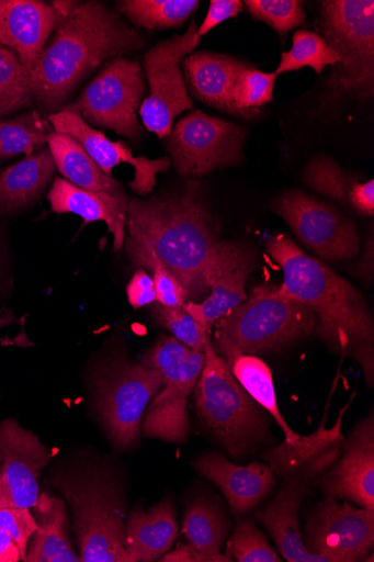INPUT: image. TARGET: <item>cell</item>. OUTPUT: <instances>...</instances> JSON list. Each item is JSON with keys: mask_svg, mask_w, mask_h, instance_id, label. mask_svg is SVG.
Masks as SVG:
<instances>
[{"mask_svg": "<svg viewBox=\"0 0 374 562\" xmlns=\"http://www.w3.org/2000/svg\"><path fill=\"white\" fill-rule=\"evenodd\" d=\"M132 262L152 273L156 302L166 306H183L189 301V294L184 286L157 260L150 257H140Z\"/></svg>", "mask_w": 374, "mask_h": 562, "instance_id": "obj_39", "label": "cell"}, {"mask_svg": "<svg viewBox=\"0 0 374 562\" xmlns=\"http://www.w3.org/2000/svg\"><path fill=\"white\" fill-rule=\"evenodd\" d=\"M246 135V130L235 123L193 111L178 121L166 146L177 172L186 180H196L240 165Z\"/></svg>", "mask_w": 374, "mask_h": 562, "instance_id": "obj_12", "label": "cell"}, {"mask_svg": "<svg viewBox=\"0 0 374 562\" xmlns=\"http://www.w3.org/2000/svg\"><path fill=\"white\" fill-rule=\"evenodd\" d=\"M0 498H2V482H0Z\"/></svg>", "mask_w": 374, "mask_h": 562, "instance_id": "obj_49", "label": "cell"}, {"mask_svg": "<svg viewBox=\"0 0 374 562\" xmlns=\"http://www.w3.org/2000/svg\"><path fill=\"white\" fill-rule=\"evenodd\" d=\"M204 364V352L191 350L185 359L163 372L166 384L148 404L141 431L145 437L183 442L190 432L189 396Z\"/></svg>", "mask_w": 374, "mask_h": 562, "instance_id": "obj_19", "label": "cell"}, {"mask_svg": "<svg viewBox=\"0 0 374 562\" xmlns=\"http://www.w3.org/2000/svg\"><path fill=\"white\" fill-rule=\"evenodd\" d=\"M160 561L163 562H231L228 554L211 555L189 544H179L175 550L169 551Z\"/></svg>", "mask_w": 374, "mask_h": 562, "instance_id": "obj_45", "label": "cell"}, {"mask_svg": "<svg viewBox=\"0 0 374 562\" xmlns=\"http://www.w3.org/2000/svg\"><path fill=\"white\" fill-rule=\"evenodd\" d=\"M52 4L61 20L30 74L34 102L48 115L60 112L92 71L146 44L143 34L103 3Z\"/></svg>", "mask_w": 374, "mask_h": 562, "instance_id": "obj_2", "label": "cell"}, {"mask_svg": "<svg viewBox=\"0 0 374 562\" xmlns=\"http://www.w3.org/2000/svg\"><path fill=\"white\" fill-rule=\"evenodd\" d=\"M165 384L162 372L134 363L124 353H112L95 364L91 376L93 406L118 449L129 450L138 443L146 408Z\"/></svg>", "mask_w": 374, "mask_h": 562, "instance_id": "obj_8", "label": "cell"}, {"mask_svg": "<svg viewBox=\"0 0 374 562\" xmlns=\"http://www.w3.org/2000/svg\"><path fill=\"white\" fill-rule=\"evenodd\" d=\"M183 535L189 543L211 555L222 554L228 526L220 510L205 499L191 502L185 510Z\"/></svg>", "mask_w": 374, "mask_h": 562, "instance_id": "obj_31", "label": "cell"}, {"mask_svg": "<svg viewBox=\"0 0 374 562\" xmlns=\"http://www.w3.org/2000/svg\"><path fill=\"white\" fill-rule=\"evenodd\" d=\"M243 65L226 55L200 50L183 60L184 80L203 104L236 115L233 90Z\"/></svg>", "mask_w": 374, "mask_h": 562, "instance_id": "obj_25", "label": "cell"}, {"mask_svg": "<svg viewBox=\"0 0 374 562\" xmlns=\"http://www.w3.org/2000/svg\"><path fill=\"white\" fill-rule=\"evenodd\" d=\"M277 76L243 65L233 90L236 115L251 119L258 109L271 104Z\"/></svg>", "mask_w": 374, "mask_h": 562, "instance_id": "obj_35", "label": "cell"}, {"mask_svg": "<svg viewBox=\"0 0 374 562\" xmlns=\"http://www.w3.org/2000/svg\"><path fill=\"white\" fill-rule=\"evenodd\" d=\"M179 535L174 503L171 497L148 510L136 508L126 524L125 547L131 562H148L162 558Z\"/></svg>", "mask_w": 374, "mask_h": 562, "instance_id": "obj_26", "label": "cell"}, {"mask_svg": "<svg viewBox=\"0 0 374 562\" xmlns=\"http://www.w3.org/2000/svg\"><path fill=\"white\" fill-rule=\"evenodd\" d=\"M197 31L193 20L183 35L157 43L145 55L144 69L150 91L138 113L145 128L160 139L171 134L178 116L193 109L181 63L201 43Z\"/></svg>", "mask_w": 374, "mask_h": 562, "instance_id": "obj_10", "label": "cell"}, {"mask_svg": "<svg viewBox=\"0 0 374 562\" xmlns=\"http://www.w3.org/2000/svg\"><path fill=\"white\" fill-rule=\"evenodd\" d=\"M47 147L65 180L84 190L110 193L128 206L121 182L105 176L75 138L53 131L47 136Z\"/></svg>", "mask_w": 374, "mask_h": 562, "instance_id": "obj_27", "label": "cell"}, {"mask_svg": "<svg viewBox=\"0 0 374 562\" xmlns=\"http://www.w3.org/2000/svg\"><path fill=\"white\" fill-rule=\"evenodd\" d=\"M349 209L363 216L374 214V181L359 182L350 198Z\"/></svg>", "mask_w": 374, "mask_h": 562, "instance_id": "obj_46", "label": "cell"}, {"mask_svg": "<svg viewBox=\"0 0 374 562\" xmlns=\"http://www.w3.org/2000/svg\"><path fill=\"white\" fill-rule=\"evenodd\" d=\"M229 367L240 385L284 431V442L264 453V458L270 462V467L276 475L298 464L302 459L343 438V416L350 403L342 408L332 429L327 428V418H325L322 425L314 434L302 436L292 430L281 413L273 373L269 366L254 355H241L236 357Z\"/></svg>", "mask_w": 374, "mask_h": 562, "instance_id": "obj_13", "label": "cell"}, {"mask_svg": "<svg viewBox=\"0 0 374 562\" xmlns=\"http://www.w3.org/2000/svg\"><path fill=\"white\" fill-rule=\"evenodd\" d=\"M146 93L139 64L122 57L104 64L78 99L63 110L137 143L143 137L137 113Z\"/></svg>", "mask_w": 374, "mask_h": 562, "instance_id": "obj_9", "label": "cell"}, {"mask_svg": "<svg viewBox=\"0 0 374 562\" xmlns=\"http://www.w3.org/2000/svg\"><path fill=\"white\" fill-rule=\"evenodd\" d=\"M326 497L374 509V420L360 422L343 437L337 462L319 479Z\"/></svg>", "mask_w": 374, "mask_h": 562, "instance_id": "obj_18", "label": "cell"}, {"mask_svg": "<svg viewBox=\"0 0 374 562\" xmlns=\"http://www.w3.org/2000/svg\"><path fill=\"white\" fill-rule=\"evenodd\" d=\"M149 310L154 319L190 350L204 352L211 331L203 329L184 306H166L154 302Z\"/></svg>", "mask_w": 374, "mask_h": 562, "instance_id": "obj_36", "label": "cell"}, {"mask_svg": "<svg viewBox=\"0 0 374 562\" xmlns=\"http://www.w3.org/2000/svg\"><path fill=\"white\" fill-rule=\"evenodd\" d=\"M14 289V274L10 239L0 226V300L9 297Z\"/></svg>", "mask_w": 374, "mask_h": 562, "instance_id": "obj_44", "label": "cell"}, {"mask_svg": "<svg viewBox=\"0 0 374 562\" xmlns=\"http://www.w3.org/2000/svg\"><path fill=\"white\" fill-rule=\"evenodd\" d=\"M0 529L7 531L20 548L25 561L30 541L37 530L31 508L19 506L0 507Z\"/></svg>", "mask_w": 374, "mask_h": 562, "instance_id": "obj_40", "label": "cell"}, {"mask_svg": "<svg viewBox=\"0 0 374 562\" xmlns=\"http://www.w3.org/2000/svg\"><path fill=\"white\" fill-rule=\"evenodd\" d=\"M340 63L339 55L322 36L299 30L294 33L292 48L282 55L275 75L279 77L303 68H311L317 75H320L327 67H335Z\"/></svg>", "mask_w": 374, "mask_h": 562, "instance_id": "obj_32", "label": "cell"}, {"mask_svg": "<svg viewBox=\"0 0 374 562\" xmlns=\"http://www.w3.org/2000/svg\"><path fill=\"white\" fill-rule=\"evenodd\" d=\"M127 297L135 310L156 302V291L152 278L144 270H138L127 285Z\"/></svg>", "mask_w": 374, "mask_h": 562, "instance_id": "obj_43", "label": "cell"}, {"mask_svg": "<svg viewBox=\"0 0 374 562\" xmlns=\"http://www.w3.org/2000/svg\"><path fill=\"white\" fill-rule=\"evenodd\" d=\"M52 132L49 122L36 111L0 119V162L33 156L47 145V136Z\"/></svg>", "mask_w": 374, "mask_h": 562, "instance_id": "obj_29", "label": "cell"}, {"mask_svg": "<svg viewBox=\"0 0 374 562\" xmlns=\"http://www.w3.org/2000/svg\"><path fill=\"white\" fill-rule=\"evenodd\" d=\"M193 391L201 419L233 457H245L269 441V417L234 376L212 339L206 341L204 364Z\"/></svg>", "mask_w": 374, "mask_h": 562, "instance_id": "obj_6", "label": "cell"}, {"mask_svg": "<svg viewBox=\"0 0 374 562\" xmlns=\"http://www.w3.org/2000/svg\"><path fill=\"white\" fill-rule=\"evenodd\" d=\"M315 328L316 318L306 306L281 295L276 285L262 284L216 324L213 347L229 366L241 355L286 348Z\"/></svg>", "mask_w": 374, "mask_h": 562, "instance_id": "obj_5", "label": "cell"}, {"mask_svg": "<svg viewBox=\"0 0 374 562\" xmlns=\"http://www.w3.org/2000/svg\"><path fill=\"white\" fill-rule=\"evenodd\" d=\"M22 560L16 542L4 530L0 529V562H19Z\"/></svg>", "mask_w": 374, "mask_h": 562, "instance_id": "obj_47", "label": "cell"}, {"mask_svg": "<svg viewBox=\"0 0 374 562\" xmlns=\"http://www.w3.org/2000/svg\"><path fill=\"white\" fill-rule=\"evenodd\" d=\"M304 183L311 190L335 199L349 207L351 194L360 178L344 171L329 156L313 157L303 173Z\"/></svg>", "mask_w": 374, "mask_h": 562, "instance_id": "obj_34", "label": "cell"}, {"mask_svg": "<svg viewBox=\"0 0 374 562\" xmlns=\"http://www.w3.org/2000/svg\"><path fill=\"white\" fill-rule=\"evenodd\" d=\"M239 562H281L262 532L250 519L240 520L227 544V553Z\"/></svg>", "mask_w": 374, "mask_h": 562, "instance_id": "obj_37", "label": "cell"}, {"mask_svg": "<svg viewBox=\"0 0 374 562\" xmlns=\"http://www.w3.org/2000/svg\"><path fill=\"white\" fill-rule=\"evenodd\" d=\"M61 16L41 0H0V45L12 50L31 74Z\"/></svg>", "mask_w": 374, "mask_h": 562, "instance_id": "obj_21", "label": "cell"}, {"mask_svg": "<svg viewBox=\"0 0 374 562\" xmlns=\"http://www.w3.org/2000/svg\"><path fill=\"white\" fill-rule=\"evenodd\" d=\"M228 243L220 237L196 180H188L180 190L128 201L129 259L157 260L184 286L189 301L203 299L209 292L208 277Z\"/></svg>", "mask_w": 374, "mask_h": 562, "instance_id": "obj_1", "label": "cell"}, {"mask_svg": "<svg viewBox=\"0 0 374 562\" xmlns=\"http://www.w3.org/2000/svg\"><path fill=\"white\" fill-rule=\"evenodd\" d=\"M79 561H81V557H80V554L76 553L72 546L63 549L55 557H53L50 559V562H79Z\"/></svg>", "mask_w": 374, "mask_h": 562, "instance_id": "obj_48", "label": "cell"}, {"mask_svg": "<svg viewBox=\"0 0 374 562\" xmlns=\"http://www.w3.org/2000/svg\"><path fill=\"white\" fill-rule=\"evenodd\" d=\"M343 438L303 459L287 470L276 496L256 514V519L269 531L280 552L288 562H329L322 555L307 551L302 539L299 509L314 483L340 456Z\"/></svg>", "mask_w": 374, "mask_h": 562, "instance_id": "obj_11", "label": "cell"}, {"mask_svg": "<svg viewBox=\"0 0 374 562\" xmlns=\"http://www.w3.org/2000/svg\"><path fill=\"white\" fill-rule=\"evenodd\" d=\"M52 213L75 214L89 223L103 222L114 236V250L125 245L128 206L116 196L84 190L63 178L53 180L47 193Z\"/></svg>", "mask_w": 374, "mask_h": 562, "instance_id": "obj_23", "label": "cell"}, {"mask_svg": "<svg viewBox=\"0 0 374 562\" xmlns=\"http://www.w3.org/2000/svg\"><path fill=\"white\" fill-rule=\"evenodd\" d=\"M265 250L284 273L279 293L306 306L316 318L314 334L360 364L372 386L374 325L363 295L285 234L267 239Z\"/></svg>", "mask_w": 374, "mask_h": 562, "instance_id": "obj_3", "label": "cell"}, {"mask_svg": "<svg viewBox=\"0 0 374 562\" xmlns=\"http://www.w3.org/2000/svg\"><path fill=\"white\" fill-rule=\"evenodd\" d=\"M52 461V451L16 420L0 424V507L32 508L39 495L41 471Z\"/></svg>", "mask_w": 374, "mask_h": 562, "instance_id": "obj_16", "label": "cell"}, {"mask_svg": "<svg viewBox=\"0 0 374 562\" xmlns=\"http://www.w3.org/2000/svg\"><path fill=\"white\" fill-rule=\"evenodd\" d=\"M243 4L254 20L269 24L281 35L306 21V13L297 0H247Z\"/></svg>", "mask_w": 374, "mask_h": 562, "instance_id": "obj_38", "label": "cell"}, {"mask_svg": "<svg viewBox=\"0 0 374 562\" xmlns=\"http://www.w3.org/2000/svg\"><path fill=\"white\" fill-rule=\"evenodd\" d=\"M33 102L29 71L11 49L0 45V119L24 111Z\"/></svg>", "mask_w": 374, "mask_h": 562, "instance_id": "obj_33", "label": "cell"}, {"mask_svg": "<svg viewBox=\"0 0 374 562\" xmlns=\"http://www.w3.org/2000/svg\"><path fill=\"white\" fill-rule=\"evenodd\" d=\"M49 483L72 510L81 561L131 562L125 547L126 485L114 463L77 456L53 470Z\"/></svg>", "mask_w": 374, "mask_h": 562, "instance_id": "obj_4", "label": "cell"}, {"mask_svg": "<svg viewBox=\"0 0 374 562\" xmlns=\"http://www.w3.org/2000/svg\"><path fill=\"white\" fill-rule=\"evenodd\" d=\"M191 350L173 336L159 337L139 362L145 368L165 372L182 362Z\"/></svg>", "mask_w": 374, "mask_h": 562, "instance_id": "obj_41", "label": "cell"}, {"mask_svg": "<svg viewBox=\"0 0 374 562\" xmlns=\"http://www.w3.org/2000/svg\"><path fill=\"white\" fill-rule=\"evenodd\" d=\"M302 539L308 552L329 562L364 560L374 543V509L326 497L308 517Z\"/></svg>", "mask_w": 374, "mask_h": 562, "instance_id": "obj_15", "label": "cell"}, {"mask_svg": "<svg viewBox=\"0 0 374 562\" xmlns=\"http://www.w3.org/2000/svg\"><path fill=\"white\" fill-rule=\"evenodd\" d=\"M194 468L199 474L220 487L238 516L248 514L272 492L276 483V475L270 465L256 462L246 468L237 467L218 452L200 456Z\"/></svg>", "mask_w": 374, "mask_h": 562, "instance_id": "obj_22", "label": "cell"}, {"mask_svg": "<svg viewBox=\"0 0 374 562\" xmlns=\"http://www.w3.org/2000/svg\"><path fill=\"white\" fill-rule=\"evenodd\" d=\"M242 10L243 3L239 0H212L208 12L199 27V36L202 37L223 22L237 18Z\"/></svg>", "mask_w": 374, "mask_h": 562, "instance_id": "obj_42", "label": "cell"}, {"mask_svg": "<svg viewBox=\"0 0 374 562\" xmlns=\"http://www.w3.org/2000/svg\"><path fill=\"white\" fill-rule=\"evenodd\" d=\"M56 171L48 147L0 170V221L30 211L55 179Z\"/></svg>", "mask_w": 374, "mask_h": 562, "instance_id": "obj_24", "label": "cell"}, {"mask_svg": "<svg viewBox=\"0 0 374 562\" xmlns=\"http://www.w3.org/2000/svg\"><path fill=\"white\" fill-rule=\"evenodd\" d=\"M319 27L341 59L326 80L328 100L371 98L374 93L373 0H326L319 5Z\"/></svg>", "mask_w": 374, "mask_h": 562, "instance_id": "obj_7", "label": "cell"}, {"mask_svg": "<svg viewBox=\"0 0 374 562\" xmlns=\"http://www.w3.org/2000/svg\"><path fill=\"white\" fill-rule=\"evenodd\" d=\"M47 119L53 131L69 135L79 142L105 176L113 178V170L116 167L131 166L135 175L129 187L139 196L146 198L152 193L157 175L168 172L172 166L169 157L157 160L135 157L128 144L123 140H111L73 112L61 110L48 115Z\"/></svg>", "mask_w": 374, "mask_h": 562, "instance_id": "obj_17", "label": "cell"}, {"mask_svg": "<svg viewBox=\"0 0 374 562\" xmlns=\"http://www.w3.org/2000/svg\"><path fill=\"white\" fill-rule=\"evenodd\" d=\"M257 266L256 250L242 241L229 240L207 280L208 294L202 302L188 301L185 311L211 331L224 316L247 299L246 283Z\"/></svg>", "mask_w": 374, "mask_h": 562, "instance_id": "obj_20", "label": "cell"}, {"mask_svg": "<svg viewBox=\"0 0 374 562\" xmlns=\"http://www.w3.org/2000/svg\"><path fill=\"white\" fill-rule=\"evenodd\" d=\"M272 210L320 259L347 261L360 251L361 238L355 224L330 203L299 190H287L275 199Z\"/></svg>", "mask_w": 374, "mask_h": 562, "instance_id": "obj_14", "label": "cell"}, {"mask_svg": "<svg viewBox=\"0 0 374 562\" xmlns=\"http://www.w3.org/2000/svg\"><path fill=\"white\" fill-rule=\"evenodd\" d=\"M199 5L196 0H125L116 8L135 26L154 31L182 26Z\"/></svg>", "mask_w": 374, "mask_h": 562, "instance_id": "obj_30", "label": "cell"}, {"mask_svg": "<svg viewBox=\"0 0 374 562\" xmlns=\"http://www.w3.org/2000/svg\"><path fill=\"white\" fill-rule=\"evenodd\" d=\"M32 508L37 530L30 541L25 561L50 562L59 551L72 546L66 503L42 493Z\"/></svg>", "mask_w": 374, "mask_h": 562, "instance_id": "obj_28", "label": "cell"}]
</instances>
